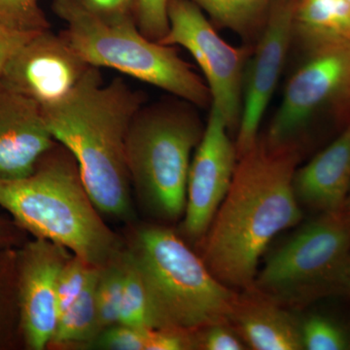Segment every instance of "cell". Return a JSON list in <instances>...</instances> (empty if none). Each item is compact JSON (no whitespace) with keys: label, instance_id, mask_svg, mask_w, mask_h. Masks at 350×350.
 I'll list each match as a JSON object with an SVG mask.
<instances>
[{"label":"cell","instance_id":"cell-1","mask_svg":"<svg viewBox=\"0 0 350 350\" xmlns=\"http://www.w3.org/2000/svg\"><path fill=\"white\" fill-rule=\"evenodd\" d=\"M299 159L298 145L275 146L265 138L239 157L231 187L200 243L207 268L226 286L252 288L269 244L300 222Z\"/></svg>","mask_w":350,"mask_h":350},{"label":"cell","instance_id":"cell-2","mask_svg":"<svg viewBox=\"0 0 350 350\" xmlns=\"http://www.w3.org/2000/svg\"><path fill=\"white\" fill-rule=\"evenodd\" d=\"M144 94L122 78L105 84L91 66L63 100L41 107L56 142L75 156L83 183L101 215L135 222L126 144Z\"/></svg>","mask_w":350,"mask_h":350},{"label":"cell","instance_id":"cell-3","mask_svg":"<svg viewBox=\"0 0 350 350\" xmlns=\"http://www.w3.org/2000/svg\"><path fill=\"white\" fill-rule=\"evenodd\" d=\"M0 207L33 238L61 244L98 268L123 248V238L108 227L90 197L75 156L59 142L31 174L0 179Z\"/></svg>","mask_w":350,"mask_h":350},{"label":"cell","instance_id":"cell-4","mask_svg":"<svg viewBox=\"0 0 350 350\" xmlns=\"http://www.w3.org/2000/svg\"><path fill=\"white\" fill-rule=\"evenodd\" d=\"M129 225L124 250L144 280L156 329L194 334L230 323L238 294L177 232L160 224Z\"/></svg>","mask_w":350,"mask_h":350},{"label":"cell","instance_id":"cell-5","mask_svg":"<svg viewBox=\"0 0 350 350\" xmlns=\"http://www.w3.org/2000/svg\"><path fill=\"white\" fill-rule=\"evenodd\" d=\"M52 10L66 25L59 34L90 66L116 69L195 107L211 105L206 83L174 46L147 38L133 14L103 17L83 0H53Z\"/></svg>","mask_w":350,"mask_h":350},{"label":"cell","instance_id":"cell-6","mask_svg":"<svg viewBox=\"0 0 350 350\" xmlns=\"http://www.w3.org/2000/svg\"><path fill=\"white\" fill-rule=\"evenodd\" d=\"M194 107L180 98L144 105L129 129L131 188L145 213L163 222L185 213L191 155L204 131Z\"/></svg>","mask_w":350,"mask_h":350},{"label":"cell","instance_id":"cell-7","mask_svg":"<svg viewBox=\"0 0 350 350\" xmlns=\"http://www.w3.org/2000/svg\"><path fill=\"white\" fill-rule=\"evenodd\" d=\"M350 255V213H320L273 255L252 288L278 303L320 298Z\"/></svg>","mask_w":350,"mask_h":350},{"label":"cell","instance_id":"cell-8","mask_svg":"<svg viewBox=\"0 0 350 350\" xmlns=\"http://www.w3.org/2000/svg\"><path fill=\"white\" fill-rule=\"evenodd\" d=\"M305 53L264 137L269 144L298 145L297 138L319 119L345 125L350 121V42L325 44Z\"/></svg>","mask_w":350,"mask_h":350},{"label":"cell","instance_id":"cell-9","mask_svg":"<svg viewBox=\"0 0 350 350\" xmlns=\"http://www.w3.org/2000/svg\"><path fill=\"white\" fill-rule=\"evenodd\" d=\"M167 18L169 31L159 42L181 46L192 55L206 78L211 105L222 115L230 133H237L243 110L244 72L253 48L226 42L189 0H169Z\"/></svg>","mask_w":350,"mask_h":350},{"label":"cell","instance_id":"cell-10","mask_svg":"<svg viewBox=\"0 0 350 350\" xmlns=\"http://www.w3.org/2000/svg\"><path fill=\"white\" fill-rule=\"evenodd\" d=\"M295 0H275L244 72L243 110L237 131L238 158L258 140L290 46L294 40Z\"/></svg>","mask_w":350,"mask_h":350},{"label":"cell","instance_id":"cell-11","mask_svg":"<svg viewBox=\"0 0 350 350\" xmlns=\"http://www.w3.org/2000/svg\"><path fill=\"white\" fill-rule=\"evenodd\" d=\"M230 133L222 115L211 105L204 135L191 161L181 224L184 236L194 243L204 238L231 187L238 152Z\"/></svg>","mask_w":350,"mask_h":350},{"label":"cell","instance_id":"cell-12","mask_svg":"<svg viewBox=\"0 0 350 350\" xmlns=\"http://www.w3.org/2000/svg\"><path fill=\"white\" fill-rule=\"evenodd\" d=\"M71 254L61 244L33 237L17 248L18 301L24 349L49 347L59 320L57 280Z\"/></svg>","mask_w":350,"mask_h":350},{"label":"cell","instance_id":"cell-13","mask_svg":"<svg viewBox=\"0 0 350 350\" xmlns=\"http://www.w3.org/2000/svg\"><path fill=\"white\" fill-rule=\"evenodd\" d=\"M91 66L61 34L48 29L36 33L11 57L0 78L42 107L66 98Z\"/></svg>","mask_w":350,"mask_h":350},{"label":"cell","instance_id":"cell-14","mask_svg":"<svg viewBox=\"0 0 350 350\" xmlns=\"http://www.w3.org/2000/svg\"><path fill=\"white\" fill-rule=\"evenodd\" d=\"M55 144L40 105L0 78V179L31 174Z\"/></svg>","mask_w":350,"mask_h":350},{"label":"cell","instance_id":"cell-15","mask_svg":"<svg viewBox=\"0 0 350 350\" xmlns=\"http://www.w3.org/2000/svg\"><path fill=\"white\" fill-rule=\"evenodd\" d=\"M294 189L299 202L313 211L342 208L350 190V121L330 145L296 170Z\"/></svg>","mask_w":350,"mask_h":350},{"label":"cell","instance_id":"cell-16","mask_svg":"<svg viewBox=\"0 0 350 350\" xmlns=\"http://www.w3.org/2000/svg\"><path fill=\"white\" fill-rule=\"evenodd\" d=\"M230 322L244 342L256 350L304 349L301 325L280 306L254 288L237 295Z\"/></svg>","mask_w":350,"mask_h":350},{"label":"cell","instance_id":"cell-17","mask_svg":"<svg viewBox=\"0 0 350 350\" xmlns=\"http://www.w3.org/2000/svg\"><path fill=\"white\" fill-rule=\"evenodd\" d=\"M303 49L350 42V6L347 0H295L294 39Z\"/></svg>","mask_w":350,"mask_h":350},{"label":"cell","instance_id":"cell-18","mask_svg":"<svg viewBox=\"0 0 350 350\" xmlns=\"http://www.w3.org/2000/svg\"><path fill=\"white\" fill-rule=\"evenodd\" d=\"M98 278L75 304L59 314L48 349H89L103 331L96 301Z\"/></svg>","mask_w":350,"mask_h":350},{"label":"cell","instance_id":"cell-19","mask_svg":"<svg viewBox=\"0 0 350 350\" xmlns=\"http://www.w3.org/2000/svg\"><path fill=\"white\" fill-rule=\"evenodd\" d=\"M222 29L257 40L275 0H189Z\"/></svg>","mask_w":350,"mask_h":350},{"label":"cell","instance_id":"cell-20","mask_svg":"<svg viewBox=\"0 0 350 350\" xmlns=\"http://www.w3.org/2000/svg\"><path fill=\"white\" fill-rule=\"evenodd\" d=\"M24 349L17 287V248H0V350Z\"/></svg>","mask_w":350,"mask_h":350},{"label":"cell","instance_id":"cell-21","mask_svg":"<svg viewBox=\"0 0 350 350\" xmlns=\"http://www.w3.org/2000/svg\"><path fill=\"white\" fill-rule=\"evenodd\" d=\"M125 282L123 248L100 268L96 286V301L103 330L120 323Z\"/></svg>","mask_w":350,"mask_h":350},{"label":"cell","instance_id":"cell-22","mask_svg":"<svg viewBox=\"0 0 350 350\" xmlns=\"http://www.w3.org/2000/svg\"><path fill=\"white\" fill-rule=\"evenodd\" d=\"M123 257L125 282L119 324L138 328L156 329L146 287L137 267L124 250V245Z\"/></svg>","mask_w":350,"mask_h":350},{"label":"cell","instance_id":"cell-23","mask_svg":"<svg viewBox=\"0 0 350 350\" xmlns=\"http://www.w3.org/2000/svg\"><path fill=\"white\" fill-rule=\"evenodd\" d=\"M100 269L82 258L71 254L64 265L57 280L59 317L82 296L90 284L96 280Z\"/></svg>","mask_w":350,"mask_h":350},{"label":"cell","instance_id":"cell-24","mask_svg":"<svg viewBox=\"0 0 350 350\" xmlns=\"http://www.w3.org/2000/svg\"><path fill=\"white\" fill-rule=\"evenodd\" d=\"M303 347L308 350L350 349V338L337 322L322 315H313L301 325Z\"/></svg>","mask_w":350,"mask_h":350},{"label":"cell","instance_id":"cell-25","mask_svg":"<svg viewBox=\"0 0 350 350\" xmlns=\"http://www.w3.org/2000/svg\"><path fill=\"white\" fill-rule=\"evenodd\" d=\"M40 0H0V24L24 32L51 29L47 16L39 5Z\"/></svg>","mask_w":350,"mask_h":350},{"label":"cell","instance_id":"cell-26","mask_svg":"<svg viewBox=\"0 0 350 350\" xmlns=\"http://www.w3.org/2000/svg\"><path fill=\"white\" fill-rule=\"evenodd\" d=\"M152 329L117 324L105 329L89 349L105 350H148Z\"/></svg>","mask_w":350,"mask_h":350},{"label":"cell","instance_id":"cell-27","mask_svg":"<svg viewBox=\"0 0 350 350\" xmlns=\"http://www.w3.org/2000/svg\"><path fill=\"white\" fill-rule=\"evenodd\" d=\"M169 0H137L135 21L139 31L151 40L159 41L169 31Z\"/></svg>","mask_w":350,"mask_h":350},{"label":"cell","instance_id":"cell-28","mask_svg":"<svg viewBox=\"0 0 350 350\" xmlns=\"http://www.w3.org/2000/svg\"><path fill=\"white\" fill-rule=\"evenodd\" d=\"M215 324L193 334L195 349L204 350H241L244 345L227 326Z\"/></svg>","mask_w":350,"mask_h":350},{"label":"cell","instance_id":"cell-29","mask_svg":"<svg viewBox=\"0 0 350 350\" xmlns=\"http://www.w3.org/2000/svg\"><path fill=\"white\" fill-rule=\"evenodd\" d=\"M38 32H24L0 24V77L11 57Z\"/></svg>","mask_w":350,"mask_h":350},{"label":"cell","instance_id":"cell-30","mask_svg":"<svg viewBox=\"0 0 350 350\" xmlns=\"http://www.w3.org/2000/svg\"><path fill=\"white\" fill-rule=\"evenodd\" d=\"M29 234L11 217L0 215V248H19Z\"/></svg>","mask_w":350,"mask_h":350},{"label":"cell","instance_id":"cell-31","mask_svg":"<svg viewBox=\"0 0 350 350\" xmlns=\"http://www.w3.org/2000/svg\"><path fill=\"white\" fill-rule=\"evenodd\" d=\"M337 294L350 296V255L336 271L324 289L323 296Z\"/></svg>","mask_w":350,"mask_h":350},{"label":"cell","instance_id":"cell-32","mask_svg":"<svg viewBox=\"0 0 350 350\" xmlns=\"http://www.w3.org/2000/svg\"><path fill=\"white\" fill-rule=\"evenodd\" d=\"M342 208H345V211H349L350 213V190L349 192V195H347V199H345V202L344 204V206H342Z\"/></svg>","mask_w":350,"mask_h":350},{"label":"cell","instance_id":"cell-33","mask_svg":"<svg viewBox=\"0 0 350 350\" xmlns=\"http://www.w3.org/2000/svg\"><path fill=\"white\" fill-rule=\"evenodd\" d=\"M347 3H349V6H350V0H347Z\"/></svg>","mask_w":350,"mask_h":350}]
</instances>
